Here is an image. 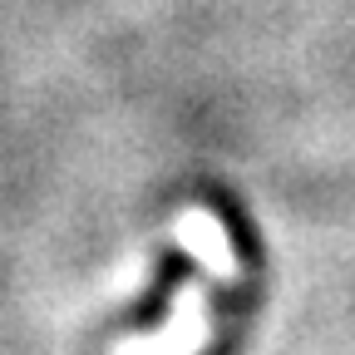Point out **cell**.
<instances>
[{"mask_svg":"<svg viewBox=\"0 0 355 355\" xmlns=\"http://www.w3.org/2000/svg\"><path fill=\"white\" fill-rule=\"evenodd\" d=\"M178 242H183L217 282H232L237 277L232 242H227V232H222V222L212 212H183V217H178Z\"/></svg>","mask_w":355,"mask_h":355,"instance_id":"cell-1","label":"cell"}]
</instances>
